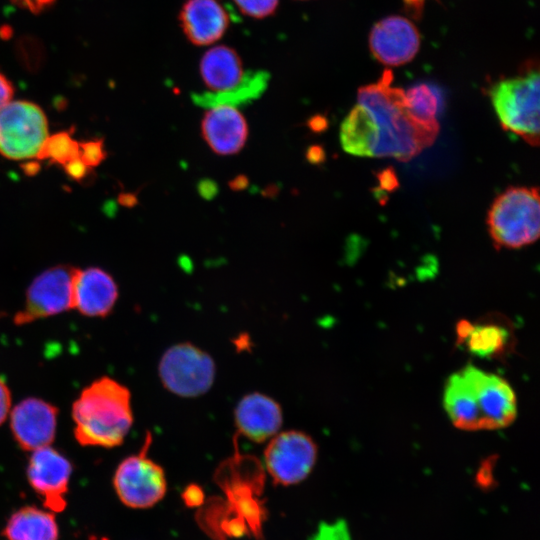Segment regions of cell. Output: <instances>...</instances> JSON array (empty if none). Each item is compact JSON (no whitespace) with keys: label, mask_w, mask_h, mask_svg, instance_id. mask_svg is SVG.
<instances>
[{"label":"cell","mask_w":540,"mask_h":540,"mask_svg":"<svg viewBox=\"0 0 540 540\" xmlns=\"http://www.w3.org/2000/svg\"><path fill=\"white\" fill-rule=\"evenodd\" d=\"M199 71L207 91L193 93L191 98L195 105L205 109L248 104L265 91L269 82L268 72L246 71L239 54L225 45L207 50Z\"/></svg>","instance_id":"obj_4"},{"label":"cell","mask_w":540,"mask_h":540,"mask_svg":"<svg viewBox=\"0 0 540 540\" xmlns=\"http://www.w3.org/2000/svg\"><path fill=\"white\" fill-rule=\"evenodd\" d=\"M420 42L417 27L399 15L379 20L369 34L372 55L387 66H400L412 61L419 51Z\"/></svg>","instance_id":"obj_14"},{"label":"cell","mask_w":540,"mask_h":540,"mask_svg":"<svg viewBox=\"0 0 540 540\" xmlns=\"http://www.w3.org/2000/svg\"><path fill=\"white\" fill-rule=\"evenodd\" d=\"M77 268L57 265L38 275L26 292L25 303L13 318L17 326L73 309V279Z\"/></svg>","instance_id":"obj_10"},{"label":"cell","mask_w":540,"mask_h":540,"mask_svg":"<svg viewBox=\"0 0 540 540\" xmlns=\"http://www.w3.org/2000/svg\"><path fill=\"white\" fill-rule=\"evenodd\" d=\"M105 157L103 144L100 141H89L79 144V158L88 166L98 165Z\"/></svg>","instance_id":"obj_24"},{"label":"cell","mask_w":540,"mask_h":540,"mask_svg":"<svg viewBox=\"0 0 540 540\" xmlns=\"http://www.w3.org/2000/svg\"><path fill=\"white\" fill-rule=\"evenodd\" d=\"M234 419L237 431L260 443L275 436L283 423L281 406L273 398L258 392L245 395L236 405Z\"/></svg>","instance_id":"obj_16"},{"label":"cell","mask_w":540,"mask_h":540,"mask_svg":"<svg viewBox=\"0 0 540 540\" xmlns=\"http://www.w3.org/2000/svg\"><path fill=\"white\" fill-rule=\"evenodd\" d=\"M307 159L312 163H318L323 159V150L318 146H312L307 151Z\"/></svg>","instance_id":"obj_30"},{"label":"cell","mask_w":540,"mask_h":540,"mask_svg":"<svg viewBox=\"0 0 540 540\" xmlns=\"http://www.w3.org/2000/svg\"><path fill=\"white\" fill-rule=\"evenodd\" d=\"M42 109L29 101H12L0 108V154L12 160L39 157L48 138Z\"/></svg>","instance_id":"obj_8"},{"label":"cell","mask_w":540,"mask_h":540,"mask_svg":"<svg viewBox=\"0 0 540 540\" xmlns=\"http://www.w3.org/2000/svg\"><path fill=\"white\" fill-rule=\"evenodd\" d=\"M385 70L376 83L358 89V104L340 127L342 148L361 157L408 161L434 143L440 127L420 124L408 113L404 90L392 86Z\"/></svg>","instance_id":"obj_1"},{"label":"cell","mask_w":540,"mask_h":540,"mask_svg":"<svg viewBox=\"0 0 540 540\" xmlns=\"http://www.w3.org/2000/svg\"><path fill=\"white\" fill-rule=\"evenodd\" d=\"M118 298V287L106 271L77 269L73 279V309L87 317H106Z\"/></svg>","instance_id":"obj_18"},{"label":"cell","mask_w":540,"mask_h":540,"mask_svg":"<svg viewBox=\"0 0 540 540\" xmlns=\"http://www.w3.org/2000/svg\"><path fill=\"white\" fill-rule=\"evenodd\" d=\"M444 407L452 423L468 431L504 428L514 421L517 412L510 385L474 366H467L449 378Z\"/></svg>","instance_id":"obj_2"},{"label":"cell","mask_w":540,"mask_h":540,"mask_svg":"<svg viewBox=\"0 0 540 540\" xmlns=\"http://www.w3.org/2000/svg\"><path fill=\"white\" fill-rule=\"evenodd\" d=\"M405 107L410 116L420 124L439 127L438 115L442 97L430 84L418 83L404 92Z\"/></svg>","instance_id":"obj_20"},{"label":"cell","mask_w":540,"mask_h":540,"mask_svg":"<svg viewBox=\"0 0 540 540\" xmlns=\"http://www.w3.org/2000/svg\"><path fill=\"white\" fill-rule=\"evenodd\" d=\"M231 15L220 0H187L179 13L180 27L194 45L207 46L227 31Z\"/></svg>","instance_id":"obj_15"},{"label":"cell","mask_w":540,"mask_h":540,"mask_svg":"<svg viewBox=\"0 0 540 540\" xmlns=\"http://www.w3.org/2000/svg\"><path fill=\"white\" fill-rule=\"evenodd\" d=\"M2 534L7 540H58L59 528L53 512L23 506L11 514Z\"/></svg>","instance_id":"obj_19"},{"label":"cell","mask_w":540,"mask_h":540,"mask_svg":"<svg viewBox=\"0 0 540 540\" xmlns=\"http://www.w3.org/2000/svg\"><path fill=\"white\" fill-rule=\"evenodd\" d=\"M317 459V446L304 432L289 430L273 436L264 451L266 469L277 484L289 486L305 480Z\"/></svg>","instance_id":"obj_11"},{"label":"cell","mask_w":540,"mask_h":540,"mask_svg":"<svg viewBox=\"0 0 540 540\" xmlns=\"http://www.w3.org/2000/svg\"><path fill=\"white\" fill-rule=\"evenodd\" d=\"M10 429L18 446L27 452L51 446L56 436L58 408L36 397H28L11 409Z\"/></svg>","instance_id":"obj_13"},{"label":"cell","mask_w":540,"mask_h":540,"mask_svg":"<svg viewBox=\"0 0 540 540\" xmlns=\"http://www.w3.org/2000/svg\"><path fill=\"white\" fill-rule=\"evenodd\" d=\"M487 226L497 249H518L536 242L540 234L539 189L507 188L494 199L487 214Z\"/></svg>","instance_id":"obj_5"},{"label":"cell","mask_w":540,"mask_h":540,"mask_svg":"<svg viewBox=\"0 0 540 540\" xmlns=\"http://www.w3.org/2000/svg\"><path fill=\"white\" fill-rule=\"evenodd\" d=\"M11 402V391L5 381L0 378V425L9 417Z\"/></svg>","instance_id":"obj_25"},{"label":"cell","mask_w":540,"mask_h":540,"mask_svg":"<svg viewBox=\"0 0 540 540\" xmlns=\"http://www.w3.org/2000/svg\"><path fill=\"white\" fill-rule=\"evenodd\" d=\"M247 185H248V179L244 175L236 176L234 179H232L229 182V186L231 187V189L235 191L243 190L247 187Z\"/></svg>","instance_id":"obj_31"},{"label":"cell","mask_w":540,"mask_h":540,"mask_svg":"<svg viewBox=\"0 0 540 540\" xmlns=\"http://www.w3.org/2000/svg\"><path fill=\"white\" fill-rule=\"evenodd\" d=\"M151 435L137 454L123 459L113 476V486L120 501L134 509H146L157 504L167 490L164 469L147 456Z\"/></svg>","instance_id":"obj_9"},{"label":"cell","mask_w":540,"mask_h":540,"mask_svg":"<svg viewBox=\"0 0 540 540\" xmlns=\"http://www.w3.org/2000/svg\"><path fill=\"white\" fill-rule=\"evenodd\" d=\"M78 157L79 144L68 133L62 132L47 138L38 159H49L65 165Z\"/></svg>","instance_id":"obj_22"},{"label":"cell","mask_w":540,"mask_h":540,"mask_svg":"<svg viewBox=\"0 0 540 540\" xmlns=\"http://www.w3.org/2000/svg\"><path fill=\"white\" fill-rule=\"evenodd\" d=\"M64 167L68 175L77 180L83 178L89 168L79 157L67 162Z\"/></svg>","instance_id":"obj_27"},{"label":"cell","mask_w":540,"mask_h":540,"mask_svg":"<svg viewBox=\"0 0 540 540\" xmlns=\"http://www.w3.org/2000/svg\"><path fill=\"white\" fill-rule=\"evenodd\" d=\"M72 471L69 459L51 446L31 452L27 480L47 510L53 513L65 510Z\"/></svg>","instance_id":"obj_12"},{"label":"cell","mask_w":540,"mask_h":540,"mask_svg":"<svg viewBox=\"0 0 540 540\" xmlns=\"http://www.w3.org/2000/svg\"><path fill=\"white\" fill-rule=\"evenodd\" d=\"M425 0H404L406 8L413 16H419Z\"/></svg>","instance_id":"obj_29"},{"label":"cell","mask_w":540,"mask_h":540,"mask_svg":"<svg viewBox=\"0 0 540 540\" xmlns=\"http://www.w3.org/2000/svg\"><path fill=\"white\" fill-rule=\"evenodd\" d=\"M489 95L502 127L531 146L539 144V72L529 69L521 75L500 80Z\"/></svg>","instance_id":"obj_6"},{"label":"cell","mask_w":540,"mask_h":540,"mask_svg":"<svg viewBox=\"0 0 540 540\" xmlns=\"http://www.w3.org/2000/svg\"><path fill=\"white\" fill-rule=\"evenodd\" d=\"M20 8L29 10L32 13H39L52 6L56 0H11Z\"/></svg>","instance_id":"obj_26"},{"label":"cell","mask_w":540,"mask_h":540,"mask_svg":"<svg viewBox=\"0 0 540 540\" xmlns=\"http://www.w3.org/2000/svg\"><path fill=\"white\" fill-rule=\"evenodd\" d=\"M158 375L169 392L183 398H195L211 389L216 365L213 358L199 347L178 343L161 356Z\"/></svg>","instance_id":"obj_7"},{"label":"cell","mask_w":540,"mask_h":540,"mask_svg":"<svg viewBox=\"0 0 540 540\" xmlns=\"http://www.w3.org/2000/svg\"><path fill=\"white\" fill-rule=\"evenodd\" d=\"M239 10L252 18L262 19L275 13L279 0H233Z\"/></svg>","instance_id":"obj_23"},{"label":"cell","mask_w":540,"mask_h":540,"mask_svg":"<svg viewBox=\"0 0 540 540\" xmlns=\"http://www.w3.org/2000/svg\"><path fill=\"white\" fill-rule=\"evenodd\" d=\"M74 437L82 446H120L133 425L131 393L103 376L86 386L72 404Z\"/></svg>","instance_id":"obj_3"},{"label":"cell","mask_w":540,"mask_h":540,"mask_svg":"<svg viewBox=\"0 0 540 540\" xmlns=\"http://www.w3.org/2000/svg\"><path fill=\"white\" fill-rule=\"evenodd\" d=\"M12 96V84L4 75L0 73V108L10 102Z\"/></svg>","instance_id":"obj_28"},{"label":"cell","mask_w":540,"mask_h":540,"mask_svg":"<svg viewBox=\"0 0 540 540\" xmlns=\"http://www.w3.org/2000/svg\"><path fill=\"white\" fill-rule=\"evenodd\" d=\"M467 340L470 351L481 356H492L502 350L506 332L500 327L485 325V326H469L461 327L460 333Z\"/></svg>","instance_id":"obj_21"},{"label":"cell","mask_w":540,"mask_h":540,"mask_svg":"<svg viewBox=\"0 0 540 540\" xmlns=\"http://www.w3.org/2000/svg\"><path fill=\"white\" fill-rule=\"evenodd\" d=\"M201 130L205 142L217 154L239 152L248 138V124L243 114L231 105L206 108Z\"/></svg>","instance_id":"obj_17"}]
</instances>
